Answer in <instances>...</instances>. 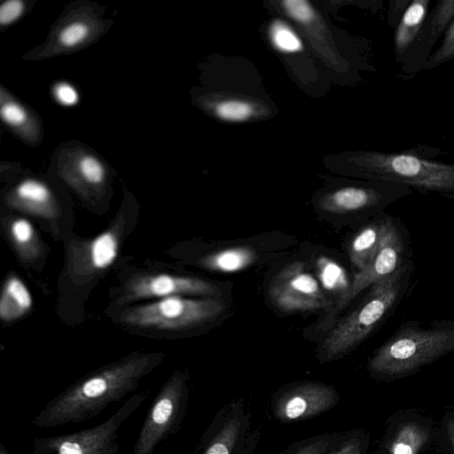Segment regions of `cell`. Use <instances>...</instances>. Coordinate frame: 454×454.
<instances>
[{"label": "cell", "mask_w": 454, "mask_h": 454, "mask_svg": "<svg viewBox=\"0 0 454 454\" xmlns=\"http://www.w3.org/2000/svg\"><path fill=\"white\" fill-rule=\"evenodd\" d=\"M164 356L163 352H136L97 369L49 401L31 423L50 428L93 419L134 392Z\"/></svg>", "instance_id": "cell-1"}, {"label": "cell", "mask_w": 454, "mask_h": 454, "mask_svg": "<svg viewBox=\"0 0 454 454\" xmlns=\"http://www.w3.org/2000/svg\"><path fill=\"white\" fill-rule=\"evenodd\" d=\"M412 272L411 259L396 272L372 285L360 305L338 323L323 341V360H333L346 354L383 323L405 296Z\"/></svg>", "instance_id": "cell-2"}, {"label": "cell", "mask_w": 454, "mask_h": 454, "mask_svg": "<svg viewBox=\"0 0 454 454\" xmlns=\"http://www.w3.org/2000/svg\"><path fill=\"white\" fill-rule=\"evenodd\" d=\"M358 172L372 180L405 185L422 192L454 197V163L424 158L414 150L367 153L358 157Z\"/></svg>", "instance_id": "cell-3"}, {"label": "cell", "mask_w": 454, "mask_h": 454, "mask_svg": "<svg viewBox=\"0 0 454 454\" xmlns=\"http://www.w3.org/2000/svg\"><path fill=\"white\" fill-rule=\"evenodd\" d=\"M454 350V320L403 322L378 349L371 362L373 370H398L419 364Z\"/></svg>", "instance_id": "cell-4"}, {"label": "cell", "mask_w": 454, "mask_h": 454, "mask_svg": "<svg viewBox=\"0 0 454 454\" xmlns=\"http://www.w3.org/2000/svg\"><path fill=\"white\" fill-rule=\"evenodd\" d=\"M224 308L217 298L171 296L129 307L119 317L123 325L138 330L178 332L214 320Z\"/></svg>", "instance_id": "cell-5"}, {"label": "cell", "mask_w": 454, "mask_h": 454, "mask_svg": "<svg viewBox=\"0 0 454 454\" xmlns=\"http://www.w3.org/2000/svg\"><path fill=\"white\" fill-rule=\"evenodd\" d=\"M146 397L145 393L132 395L114 414L94 427L34 438L28 454H119V430Z\"/></svg>", "instance_id": "cell-6"}, {"label": "cell", "mask_w": 454, "mask_h": 454, "mask_svg": "<svg viewBox=\"0 0 454 454\" xmlns=\"http://www.w3.org/2000/svg\"><path fill=\"white\" fill-rule=\"evenodd\" d=\"M189 393L188 374L175 371L155 395L132 454H153L160 442L180 429L187 411Z\"/></svg>", "instance_id": "cell-7"}, {"label": "cell", "mask_w": 454, "mask_h": 454, "mask_svg": "<svg viewBox=\"0 0 454 454\" xmlns=\"http://www.w3.org/2000/svg\"><path fill=\"white\" fill-rule=\"evenodd\" d=\"M127 225L120 217L93 239L72 240L67 249V278L76 286H83L104 273L118 256Z\"/></svg>", "instance_id": "cell-8"}, {"label": "cell", "mask_w": 454, "mask_h": 454, "mask_svg": "<svg viewBox=\"0 0 454 454\" xmlns=\"http://www.w3.org/2000/svg\"><path fill=\"white\" fill-rule=\"evenodd\" d=\"M409 237L398 218L384 215V228L379 250L364 270L358 271L348 291L338 301L335 312L342 309L364 289L385 279L400 270L411 254Z\"/></svg>", "instance_id": "cell-9"}, {"label": "cell", "mask_w": 454, "mask_h": 454, "mask_svg": "<svg viewBox=\"0 0 454 454\" xmlns=\"http://www.w3.org/2000/svg\"><path fill=\"white\" fill-rule=\"evenodd\" d=\"M217 286L204 279L165 272L139 273L123 284L117 299L120 305L145 299L171 296H202L217 298Z\"/></svg>", "instance_id": "cell-10"}, {"label": "cell", "mask_w": 454, "mask_h": 454, "mask_svg": "<svg viewBox=\"0 0 454 454\" xmlns=\"http://www.w3.org/2000/svg\"><path fill=\"white\" fill-rule=\"evenodd\" d=\"M340 401L332 386L317 381H301L279 389L272 397L271 411L279 421L305 420L325 412Z\"/></svg>", "instance_id": "cell-11"}, {"label": "cell", "mask_w": 454, "mask_h": 454, "mask_svg": "<svg viewBox=\"0 0 454 454\" xmlns=\"http://www.w3.org/2000/svg\"><path fill=\"white\" fill-rule=\"evenodd\" d=\"M272 303L284 311L316 310L327 308L330 301L303 263L292 262L272 278L269 286Z\"/></svg>", "instance_id": "cell-12"}, {"label": "cell", "mask_w": 454, "mask_h": 454, "mask_svg": "<svg viewBox=\"0 0 454 454\" xmlns=\"http://www.w3.org/2000/svg\"><path fill=\"white\" fill-rule=\"evenodd\" d=\"M249 414L237 399L219 412L201 439V454H235L247 439Z\"/></svg>", "instance_id": "cell-13"}, {"label": "cell", "mask_w": 454, "mask_h": 454, "mask_svg": "<svg viewBox=\"0 0 454 454\" xmlns=\"http://www.w3.org/2000/svg\"><path fill=\"white\" fill-rule=\"evenodd\" d=\"M454 20V0L437 1L427 14L419 35L402 60L403 72L414 74L421 71L430 57V51L438 38L443 35Z\"/></svg>", "instance_id": "cell-14"}, {"label": "cell", "mask_w": 454, "mask_h": 454, "mask_svg": "<svg viewBox=\"0 0 454 454\" xmlns=\"http://www.w3.org/2000/svg\"><path fill=\"white\" fill-rule=\"evenodd\" d=\"M12 206L31 215L53 221L59 216V208L55 205L48 187L35 180H26L15 189L11 199Z\"/></svg>", "instance_id": "cell-15"}, {"label": "cell", "mask_w": 454, "mask_h": 454, "mask_svg": "<svg viewBox=\"0 0 454 454\" xmlns=\"http://www.w3.org/2000/svg\"><path fill=\"white\" fill-rule=\"evenodd\" d=\"M4 225L14 251L22 262L33 263L43 257L44 245L28 220L14 217L6 220Z\"/></svg>", "instance_id": "cell-16"}, {"label": "cell", "mask_w": 454, "mask_h": 454, "mask_svg": "<svg viewBox=\"0 0 454 454\" xmlns=\"http://www.w3.org/2000/svg\"><path fill=\"white\" fill-rule=\"evenodd\" d=\"M429 0L411 1L396 27L394 34V52L397 63L403 58L417 38L427 16Z\"/></svg>", "instance_id": "cell-17"}, {"label": "cell", "mask_w": 454, "mask_h": 454, "mask_svg": "<svg viewBox=\"0 0 454 454\" xmlns=\"http://www.w3.org/2000/svg\"><path fill=\"white\" fill-rule=\"evenodd\" d=\"M33 307L32 295L25 283L15 274H9L0 295V319L4 323L16 321Z\"/></svg>", "instance_id": "cell-18"}, {"label": "cell", "mask_w": 454, "mask_h": 454, "mask_svg": "<svg viewBox=\"0 0 454 454\" xmlns=\"http://www.w3.org/2000/svg\"><path fill=\"white\" fill-rule=\"evenodd\" d=\"M384 215L364 226L352 239L348 254L358 271L367 269L373 261L382 238Z\"/></svg>", "instance_id": "cell-19"}, {"label": "cell", "mask_w": 454, "mask_h": 454, "mask_svg": "<svg viewBox=\"0 0 454 454\" xmlns=\"http://www.w3.org/2000/svg\"><path fill=\"white\" fill-rule=\"evenodd\" d=\"M255 258V253L250 247H235L207 254L200 263L213 270L232 272L250 265Z\"/></svg>", "instance_id": "cell-20"}, {"label": "cell", "mask_w": 454, "mask_h": 454, "mask_svg": "<svg viewBox=\"0 0 454 454\" xmlns=\"http://www.w3.org/2000/svg\"><path fill=\"white\" fill-rule=\"evenodd\" d=\"M340 433H327L293 443L279 454H327L342 439Z\"/></svg>", "instance_id": "cell-21"}, {"label": "cell", "mask_w": 454, "mask_h": 454, "mask_svg": "<svg viewBox=\"0 0 454 454\" xmlns=\"http://www.w3.org/2000/svg\"><path fill=\"white\" fill-rule=\"evenodd\" d=\"M270 37L273 44L281 51L295 52L301 47V42L297 35L286 24L276 21L270 27Z\"/></svg>", "instance_id": "cell-22"}, {"label": "cell", "mask_w": 454, "mask_h": 454, "mask_svg": "<svg viewBox=\"0 0 454 454\" xmlns=\"http://www.w3.org/2000/svg\"><path fill=\"white\" fill-rule=\"evenodd\" d=\"M215 114L224 121H242L252 115L253 107L244 100L228 99L221 101L215 106Z\"/></svg>", "instance_id": "cell-23"}, {"label": "cell", "mask_w": 454, "mask_h": 454, "mask_svg": "<svg viewBox=\"0 0 454 454\" xmlns=\"http://www.w3.org/2000/svg\"><path fill=\"white\" fill-rule=\"evenodd\" d=\"M454 59V20L447 27L439 48L430 55L421 70H429Z\"/></svg>", "instance_id": "cell-24"}, {"label": "cell", "mask_w": 454, "mask_h": 454, "mask_svg": "<svg viewBox=\"0 0 454 454\" xmlns=\"http://www.w3.org/2000/svg\"><path fill=\"white\" fill-rule=\"evenodd\" d=\"M79 169L82 178L90 184H99L104 179V168L94 157H82L79 163Z\"/></svg>", "instance_id": "cell-25"}, {"label": "cell", "mask_w": 454, "mask_h": 454, "mask_svg": "<svg viewBox=\"0 0 454 454\" xmlns=\"http://www.w3.org/2000/svg\"><path fill=\"white\" fill-rule=\"evenodd\" d=\"M282 4L288 15L298 21L307 22L314 17V10L307 1L286 0Z\"/></svg>", "instance_id": "cell-26"}, {"label": "cell", "mask_w": 454, "mask_h": 454, "mask_svg": "<svg viewBox=\"0 0 454 454\" xmlns=\"http://www.w3.org/2000/svg\"><path fill=\"white\" fill-rule=\"evenodd\" d=\"M88 34V27L82 22H74L64 27L59 34L61 43L72 47L82 42Z\"/></svg>", "instance_id": "cell-27"}, {"label": "cell", "mask_w": 454, "mask_h": 454, "mask_svg": "<svg viewBox=\"0 0 454 454\" xmlns=\"http://www.w3.org/2000/svg\"><path fill=\"white\" fill-rule=\"evenodd\" d=\"M23 11V4L19 0L5 1L0 7V23L7 25L18 19Z\"/></svg>", "instance_id": "cell-28"}, {"label": "cell", "mask_w": 454, "mask_h": 454, "mask_svg": "<svg viewBox=\"0 0 454 454\" xmlns=\"http://www.w3.org/2000/svg\"><path fill=\"white\" fill-rule=\"evenodd\" d=\"M3 120L10 125H20L26 120V113L23 108L15 103H6L1 107Z\"/></svg>", "instance_id": "cell-29"}, {"label": "cell", "mask_w": 454, "mask_h": 454, "mask_svg": "<svg viewBox=\"0 0 454 454\" xmlns=\"http://www.w3.org/2000/svg\"><path fill=\"white\" fill-rule=\"evenodd\" d=\"M57 99L63 105L72 106L78 100L75 90L67 83H59L55 88Z\"/></svg>", "instance_id": "cell-30"}, {"label": "cell", "mask_w": 454, "mask_h": 454, "mask_svg": "<svg viewBox=\"0 0 454 454\" xmlns=\"http://www.w3.org/2000/svg\"><path fill=\"white\" fill-rule=\"evenodd\" d=\"M411 3V0H394L390 3L389 24L395 28L404 12Z\"/></svg>", "instance_id": "cell-31"}, {"label": "cell", "mask_w": 454, "mask_h": 454, "mask_svg": "<svg viewBox=\"0 0 454 454\" xmlns=\"http://www.w3.org/2000/svg\"><path fill=\"white\" fill-rule=\"evenodd\" d=\"M327 454H359L358 441L343 437Z\"/></svg>", "instance_id": "cell-32"}, {"label": "cell", "mask_w": 454, "mask_h": 454, "mask_svg": "<svg viewBox=\"0 0 454 454\" xmlns=\"http://www.w3.org/2000/svg\"><path fill=\"white\" fill-rule=\"evenodd\" d=\"M259 433L250 434L245 442L237 450L235 454H253L254 448L259 441Z\"/></svg>", "instance_id": "cell-33"}, {"label": "cell", "mask_w": 454, "mask_h": 454, "mask_svg": "<svg viewBox=\"0 0 454 454\" xmlns=\"http://www.w3.org/2000/svg\"><path fill=\"white\" fill-rule=\"evenodd\" d=\"M395 454H412V450L407 444L397 443L395 448Z\"/></svg>", "instance_id": "cell-34"}, {"label": "cell", "mask_w": 454, "mask_h": 454, "mask_svg": "<svg viewBox=\"0 0 454 454\" xmlns=\"http://www.w3.org/2000/svg\"><path fill=\"white\" fill-rule=\"evenodd\" d=\"M0 454H10L7 448L0 442Z\"/></svg>", "instance_id": "cell-35"}]
</instances>
